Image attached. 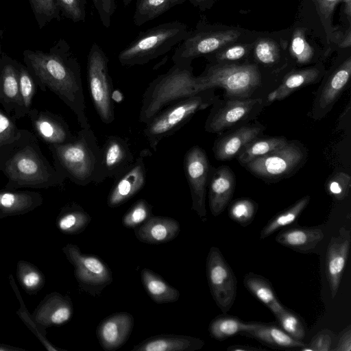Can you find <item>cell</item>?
Masks as SVG:
<instances>
[{
	"mask_svg": "<svg viewBox=\"0 0 351 351\" xmlns=\"http://www.w3.org/2000/svg\"><path fill=\"white\" fill-rule=\"evenodd\" d=\"M261 130L258 126H244L220 138L213 147L215 158L219 160L233 158L257 138Z\"/></svg>",
	"mask_w": 351,
	"mask_h": 351,
	"instance_id": "484cf974",
	"label": "cell"
},
{
	"mask_svg": "<svg viewBox=\"0 0 351 351\" xmlns=\"http://www.w3.org/2000/svg\"><path fill=\"white\" fill-rule=\"evenodd\" d=\"M208 184L209 207L212 215L216 217L224 210L232 197L234 175L228 166H221L210 171Z\"/></svg>",
	"mask_w": 351,
	"mask_h": 351,
	"instance_id": "7402d4cb",
	"label": "cell"
},
{
	"mask_svg": "<svg viewBox=\"0 0 351 351\" xmlns=\"http://www.w3.org/2000/svg\"><path fill=\"white\" fill-rule=\"evenodd\" d=\"M204 92L200 90L197 77L193 75L190 63H173L167 72L154 79L145 89L138 119L147 124L169 104Z\"/></svg>",
	"mask_w": 351,
	"mask_h": 351,
	"instance_id": "277c9868",
	"label": "cell"
},
{
	"mask_svg": "<svg viewBox=\"0 0 351 351\" xmlns=\"http://www.w3.org/2000/svg\"><path fill=\"white\" fill-rule=\"evenodd\" d=\"M62 14L74 23L83 22L86 15V0H56Z\"/></svg>",
	"mask_w": 351,
	"mask_h": 351,
	"instance_id": "c3c4849f",
	"label": "cell"
},
{
	"mask_svg": "<svg viewBox=\"0 0 351 351\" xmlns=\"http://www.w3.org/2000/svg\"><path fill=\"white\" fill-rule=\"evenodd\" d=\"M254 53L258 61L264 64H271L279 57V49L276 43L267 38L261 39L256 43Z\"/></svg>",
	"mask_w": 351,
	"mask_h": 351,
	"instance_id": "681fc988",
	"label": "cell"
},
{
	"mask_svg": "<svg viewBox=\"0 0 351 351\" xmlns=\"http://www.w3.org/2000/svg\"><path fill=\"white\" fill-rule=\"evenodd\" d=\"M111 99L113 102L120 103L123 100V95L119 89H114L111 93Z\"/></svg>",
	"mask_w": 351,
	"mask_h": 351,
	"instance_id": "680465c9",
	"label": "cell"
},
{
	"mask_svg": "<svg viewBox=\"0 0 351 351\" xmlns=\"http://www.w3.org/2000/svg\"><path fill=\"white\" fill-rule=\"evenodd\" d=\"M206 276L215 303L222 313H227L236 298L237 278L221 251L215 246L208 254Z\"/></svg>",
	"mask_w": 351,
	"mask_h": 351,
	"instance_id": "30bf717a",
	"label": "cell"
},
{
	"mask_svg": "<svg viewBox=\"0 0 351 351\" xmlns=\"http://www.w3.org/2000/svg\"><path fill=\"white\" fill-rule=\"evenodd\" d=\"M287 143L285 137H270L254 139L249 143L237 155L241 164L246 165L249 162L266 155L277 149L281 148Z\"/></svg>",
	"mask_w": 351,
	"mask_h": 351,
	"instance_id": "74e56055",
	"label": "cell"
},
{
	"mask_svg": "<svg viewBox=\"0 0 351 351\" xmlns=\"http://www.w3.org/2000/svg\"><path fill=\"white\" fill-rule=\"evenodd\" d=\"M21 132L14 115L8 114L0 104V155L19 138Z\"/></svg>",
	"mask_w": 351,
	"mask_h": 351,
	"instance_id": "b9f144b4",
	"label": "cell"
},
{
	"mask_svg": "<svg viewBox=\"0 0 351 351\" xmlns=\"http://www.w3.org/2000/svg\"><path fill=\"white\" fill-rule=\"evenodd\" d=\"M290 52L300 64H307L312 60L314 54L313 49L306 41L302 29H298L294 32Z\"/></svg>",
	"mask_w": 351,
	"mask_h": 351,
	"instance_id": "bcb514c9",
	"label": "cell"
},
{
	"mask_svg": "<svg viewBox=\"0 0 351 351\" xmlns=\"http://www.w3.org/2000/svg\"><path fill=\"white\" fill-rule=\"evenodd\" d=\"M278 326L292 338L302 341L306 335V326L302 317L286 307L276 316Z\"/></svg>",
	"mask_w": 351,
	"mask_h": 351,
	"instance_id": "60d3db41",
	"label": "cell"
},
{
	"mask_svg": "<svg viewBox=\"0 0 351 351\" xmlns=\"http://www.w3.org/2000/svg\"><path fill=\"white\" fill-rule=\"evenodd\" d=\"M18 61L7 54L0 58V104L9 114L19 107Z\"/></svg>",
	"mask_w": 351,
	"mask_h": 351,
	"instance_id": "44dd1931",
	"label": "cell"
},
{
	"mask_svg": "<svg viewBox=\"0 0 351 351\" xmlns=\"http://www.w3.org/2000/svg\"><path fill=\"white\" fill-rule=\"evenodd\" d=\"M351 36H350V30L348 31V35H347V37H346L345 40L341 43V44L340 45L341 47H348L351 44Z\"/></svg>",
	"mask_w": 351,
	"mask_h": 351,
	"instance_id": "94428289",
	"label": "cell"
},
{
	"mask_svg": "<svg viewBox=\"0 0 351 351\" xmlns=\"http://www.w3.org/2000/svg\"><path fill=\"white\" fill-rule=\"evenodd\" d=\"M317 68H308L287 75L281 84L269 95L268 101L281 100L297 89L315 82L319 76Z\"/></svg>",
	"mask_w": 351,
	"mask_h": 351,
	"instance_id": "d6a6232c",
	"label": "cell"
},
{
	"mask_svg": "<svg viewBox=\"0 0 351 351\" xmlns=\"http://www.w3.org/2000/svg\"><path fill=\"white\" fill-rule=\"evenodd\" d=\"M183 168L190 188L192 209L206 221V193L211 170L205 151L197 145L191 147L184 156Z\"/></svg>",
	"mask_w": 351,
	"mask_h": 351,
	"instance_id": "4fadbf2b",
	"label": "cell"
},
{
	"mask_svg": "<svg viewBox=\"0 0 351 351\" xmlns=\"http://www.w3.org/2000/svg\"><path fill=\"white\" fill-rule=\"evenodd\" d=\"M34 134L49 145L64 144L72 141L74 135L66 120L60 114L35 108L27 113Z\"/></svg>",
	"mask_w": 351,
	"mask_h": 351,
	"instance_id": "5bb4252c",
	"label": "cell"
},
{
	"mask_svg": "<svg viewBox=\"0 0 351 351\" xmlns=\"http://www.w3.org/2000/svg\"><path fill=\"white\" fill-rule=\"evenodd\" d=\"M134 319L128 312H119L104 319L97 326V337L106 351L115 350L123 346L132 331Z\"/></svg>",
	"mask_w": 351,
	"mask_h": 351,
	"instance_id": "e0dca14e",
	"label": "cell"
},
{
	"mask_svg": "<svg viewBox=\"0 0 351 351\" xmlns=\"http://www.w3.org/2000/svg\"><path fill=\"white\" fill-rule=\"evenodd\" d=\"M258 324V322H244L235 316L221 315L212 319L208 331L213 338L223 341L242 332L252 330Z\"/></svg>",
	"mask_w": 351,
	"mask_h": 351,
	"instance_id": "836d02e7",
	"label": "cell"
},
{
	"mask_svg": "<svg viewBox=\"0 0 351 351\" xmlns=\"http://www.w3.org/2000/svg\"><path fill=\"white\" fill-rule=\"evenodd\" d=\"M210 90L169 104L145 124L144 135L154 152L163 138L173 134L197 111L211 104Z\"/></svg>",
	"mask_w": 351,
	"mask_h": 351,
	"instance_id": "8992f818",
	"label": "cell"
},
{
	"mask_svg": "<svg viewBox=\"0 0 351 351\" xmlns=\"http://www.w3.org/2000/svg\"><path fill=\"white\" fill-rule=\"evenodd\" d=\"M195 6L198 7L201 10L207 8L212 1V0H189Z\"/></svg>",
	"mask_w": 351,
	"mask_h": 351,
	"instance_id": "6f0895ef",
	"label": "cell"
},
{
	"mask_svg": "<svg viewBox=\"0 0 351 351\" xmlns=\"http://www.w3.org/2000/svg\"><path fill=\"white\" fill-rule=\"evenodd\" d=\"M47 146L53 166L66 179L79 186L104 181L101 149L91 128H81L71 142Z\"/></svg>",
	"mask_w": 351,
	"mask_h": 351,
	"instance_id": "3957f363",
	"label": "cell"
},
{
	"mask_svg": "<svg viewBox=\"0 0 351 351\" xmlns=\"http://www.w3.org/2000/svg\"><path fill=\"white\" fill-rule=\"evenodd\" d=\"M246 53V47L244 45H234L220 52L217 58L222 60H237L242 58Z\"/></svg>",
	"mask_w": 351,
	"mask_h": 351,
	"instance_id": "f5cc1de1",
	"label": "cell"
},
{
	"mask_svg": "<svg viewBox=\"0 0 351 351\" xmlns=\"http://www.w3.org/2000/svg\"><path fill=\"white\" fill-rule=\"evenodd\" d=\"M350 232L332 237L328 245L326 255V274L332 298L338 291L348 257L350 247Z\"/></svg>",
	"mask_w": 351,
	"mask_h": 351,
	"instance_id": "ffe728a7",
	"label": "cell"
},
{
	"mask_svg": "<svg viewBox=\"0 0 351 351\" xmlns=\"http://www.w3.org/2000/svg\"><path fill=\"white\" fill-rule=\"evenodd\" d=\"M345 3V12L348 16L350 17L351 12V0H343Z\"/></svg>",
	"mask_w": 351,
	"mask_h": 351,
	"instance_id": "6125c7cd",
	"label": "cell"
},
{
	"mask_svg": "<svg viewBox=\"0 0 351 351\" xmlns=\"http://www.w3.org/2000/svg\"><path fill=\"white\" fill-rule=\"evenodd\" d=\"M197 79L202 92L221 87L232 99L248 98L261 84L260 72L254 64L210 66Z\"/></svg>",
	"mask_w": 351,
	"mask_h": 351,
	"instance_id": "52a82bcc",
	"label": "cell"
},
{
	"mask_svg": "<svg viewBox=\"0 0 351 351\" xmlns=\"http://www.w3.org/2000/svg\"><path fill=\"white\" fill-rule=\"evenodd\" d=\"M23 62L42 91L49 89L75 114L81 128H90L86 114L80 64L63 38L49 50L25 49Z\"/></svg>",
	"mask_w": 351,
	"mask_h": 351,
	"instance_id": "6da1fadb",
	"label": "cell"
},
{
	"mask_svg": "<svg viewBox=\"0 0 351 351\" xmlns=\"http://www.w3.org/2000/svg\"><path fill=\"white\" fill-rule=\"evenodd\" d=\"M228 351H259L263 350L262 348L253 347L248 345H232L227 348Z\"/></svg>",
	"mask_w": 351,
	"mask_h": 351,
	"instance_id": "9f6ffc18",
	"label": "cell"
},
{
	"mask_svg": "<svg viewBox=\"0 0 351 351\" xmlns=\"http://www.w3.org/2000/svg\"><path fill=\"white\" fill-rule=\"evenodd\" d=\"M101 149L103 180L106 178H117L134 162L130 145L125 139L120 136H108Z\"/></svg>",
	"mask_w": 351,
	"mask_h": 351,
	"instance_id": "2e32d148",
	"label": "cell"
},
{
	"mask_svg": "<svg viewBox=\"0 0 351 351\" xmlns=\"http://www.w3.org/2000/svg\"><path fill=\"white\" fill-rule=\"evenodd\" d=\"M180 231V223L175 219L163 216H151L139 226L134 234L138 241L148 244H161L177 237Z\"/></svg>",
	"mask_w": 351,
	"mask_h": 351,
	"instance_id": "603a6c76",
	"label": "cell"
},
{
	"mask_svg": "<svg viewBox=\"0 0 351 351\" xmlns=\"http://www.w3.org/2000/svg\"><path fill=\"white\" fill-rule=\"evenodd\" d=\"M256 203L248 198H240L234 200L228 208V216L240 226L245 227L250 225L256 213Z\"/></svg>",
	"mask_w": 351,
	"mask_h": 351,
	"instance_id": "7bdbcfd3",
	"label": "cell"
},
{
	"mask_svg": "<svg viewBox=\"0 0 351 351\" xmlns=\"http://www.w3.org/2000/svg\"><path fill=\"white\" fill-rule=\"evenodd\" d=\"M243 285L252 295L272 312L274 316L284 309L285 306L278 299L272 285L267 279L250 272L245 276Z\"/></svg>",
	"mask_w": 351,
	"mask_h": 351,
	"instance_id": "f1b7e54d",
	"label": "cell"
},
{
	"mask_svg": "<svg viewBox=\"0 0 351 351\" xmlns=\"http://www.w3.org/2000/svg\"><path fill=\"white\" fill-rule=\"evenodd\" d=\"M332 333L327 329L320 330L311 339L308 344L300 348L302 351H329L331 350Z\"/></svg>",
	"mask_w": 351,
	"mask_h": 351,
	"instance_id": "f907efd6",
	"label": "cell"
},
{
	"mask_svg": "<svg viewBox=\"0 0 351 351\" xmlns=\"http://www.w3.org/2000/svg\"><path fill=\"white\" fill-rule=\"evenodd\" d=\"M186 0H136L133 16L134 23L141 26L158 17Z\"/></svg>",
	"mask_w": 351,
	"mask_h": 351,
	"instance_id": "e575fe53",
	"label": "cell"
},
{
	"mask_svg": "<svg viewBox=\"0 0 351 351\" xmlns=\"http://www.w3.org/2000/svg\"><path fill=\"white\" fill-rule=\"evenodd\" d=\"M121 1H122L123 3L127 6L132 2V0H121Z\"/></svg>",
	"mask_w": 351,
	"mask_h": 351,
	"instance_id": "be15d7a7",
	"label": "cell"
},
{
	"mask_svg": "<svg viewBox=\"0 0 351 351\" xmlns=\"http://www.w3.org/2000/svg\"><path fill=\"white\" fill-rule=\"evenodd\" d=\"M145 182L144 156L141 154L128 170L114 179L107 198L108 206L115 208L124 204L143 188Z\"/></svg>",
	"mask_w": 351,
	"mask_h": 351,
	"instance_id": "9a60e30c",
	"label": "cell"
},
{
	"mask_svg": "<svg viewBox=\"0 0 351 351\" xmlns=\"http://www.w3.org/2000/svg\"><path fill=\"white\" fill-rule=\"evenodd\" d=\"M310 201V196L306 195L295 202L290 207L273 217L261 230V239H265L279 229L293 223L297 220Z\"/></svg>",
	"mask_w": 351,
	"mask_h": 351,
	"instance_id": "8d00e7d4",
	"label": "cell"
},
{
	"mask_svg": "<svg viewBox=\"0 0 351 351\" xmlns=\"http://www.w3.org/2000/svg\"><path fill=\"white\" fill-rule=\"evenodd\" d=\"M351 73V58H348L327 80L318 99V107L331 106L346 86Z\"/></svg>",
	"mask_w": 351,
	"mask_h": 351,
	"instance_id": "1f68e13d",
	"label": "cell"
},
{
	"mask_svg": "<svg viewBox=\"0 0 351 351\" xmlns=\"http://www.w3.org/2000/svg\"><path fill=\"white\" fill-rule=\"evenodd\" d=\"M306 158V152L296 142L288 143L266 155L245 165L254 175L263 178L284 176L299 167Z\"/></svg>",
	"mask_w": 351,
	"mask_h": 351,
	"instance_id": "8fae6325",
	"label": "cell"
},
{
	"mask_svg": "<svg viewBox=\"0 0 351 351\" xmlns=\"http://www.w3.org/2000/svg\"><path fill=\"white\" fill-rule=\"evenodd\" d=\"M43 202V196L32 191H0V219L27 214Z\"/></svg>",
	"mask_w": 351,
	"mask_h": 351,
	"instance_id": "d4e9b609",
	"label": "cell"
},
{
	"mask_svg": "<svg viewBox=\"0 0 351 351\" xmlns=\"http://www.w3.org/2000/svg\"><path fill=\"white\" fill-rule=\"evenodd\" d=\"M0 171L8 179L4 189L10 191L60 186L66 180L43 154L37 137L26 129L0 155Z\"/></svg>",
	"mask_w": 351,
	"mask_h": 351,
	"instance_id": "7a4b0ae2",
	"label": "cell"
},
{
	"mask_svg": "<svg viewBox=\"0 0 351 351\" xmlns=\"http://www.w3.org/2000/svg\"><path fill=\"white\" fill-rule=\"evenodd\" d=\"M19 86V107L13 114L16 119L23 118L32 108L36 82L25 64L18 62Z\"/></svg>",
	"mask_w": 351,
	"mask_h": 351,
	"instance_id": "d590c367",
	"label": "cell"
},
{
	"mask_svg": "<svg viewBox=\"0 0 351 351\" xmlns=\"http://www.w3.org/2000/svg\"><path fill=\"white\" fill-rule=\"evenodd\" d=\"M188 26L180 21L164 23L138 36L118 55L123 66L143 65L167 53L189 34Z\"/></svg>",
	"mask_w": 351,
	"mask_h": 351,
	"instance_id": "5b68a950",
	"label": "cell"
},
{
	"mask_svg": "<svg viewBox=\"0 0 351 351\" xmlns=\"http://www.w3.org/2000/svg\"><path fill=\"white\" fill-rule=\"evenodd\" d=\"M141 278L146 292L154 302L170 303L175 302L179 299V291L151 269H143L141 271Z\"/></svg>",
	"mask_w": 351,
	"mask_h": 351,
	"instance_id": "f546056e",
	"label": "cell"
},
{
	"mask_svg": "<svg viewBox=\"0 0 351 351\" xmlns=\"http://www.w3.org/2000/svg\"><path fill=\"white\" fill-rule=\"evenodd\" d=\"M39 29L52 20L60 19V10L56 0H29Z\"/></svg>",
	"mask_w": 351,
	"mask_h": 351,
	"instance_id": "ee69618b",
	"label": "cell"
},
{
	"mask_svg": "<svg viewBox=\"0 0 351 351\" xmlns=\"http://www.w3.org/2000/svg\"><path fill=\"white\" fill-rule=\"evenodd\" d=\"M74 267V275L85 290H101L112 282L108 266L98 256L83 254L79 247L68 243L62 249Z\"/></svg>",
	"mask_w": 351,
	"mask_h": 351,
	"instance_id": "7c38bea8",
	"label": "cell"
},
{
	"mask_svg": "<svg viewBox=\"0 0 351 351\" xmlns=\"http://www.w3.org/2000/svg\"><path fill=\"white\" fill-rule=\"evenodd\" d=\"M91 221V217L76 203L64 206L56 217L57 228L65 234H77L83 232Z\"/></svg>",
	"mask_w": 351,
	"mask_h": 351,
	"instance_id": "4dcf8cb0",
	"label": "cell"
},
{
	"mask_svg": "<svg viewBox=\"0 0 351 351\" xmlns=\"http://www.w3.org/2000/svg\"><path fill=\"white\" fill-rule=\"evenodd\" d=\"M261 101L259 99H235L228 101L223 106L213 108L206 121V131L219 132L232 126L245 118Z\"/></svg>",
	"mask_w": 351,
	"mask_h": 351,
	"instance_id": "d6986e66",
	"label": "cell"
},
{
	"mask_svg": "<svg viewBox=\"0 0 351 351\" xmlns=\"http://www.w3.org/2000/svg\"><path fill=\"white\" fill-rule=\"evenodd\" d=\"M9 280L16 298L19 301L20 307L16 311V314L19 316L20 319L24 322L27 328L33 332V334L38 339L40 343L44 347L49 351H60L65 350L61 348H57L53 346L46 337L47 332L45 328L38 324L27 309L23 300L21 295L20 291L18 287L16 285V282L12 274L9 275Z\"/></svg>",
	"mask_w": 351,
	"mask_h": 351,
	"instance_id": "ab89813d",
	"label": "cell"
},
{
	"mask_svg": "<svg viewBox=\"0 0 351 351\" xmlns=\"http://www.w3.org/2000/svg\"><path fill=\"white\" fill-rule=\"evenodd\" d=\"M1 43L0 41V58H1Z\"/></svg>",
	"mask_w": 351,
	"mask_h": 351,
	"instance_id": "e7e4bbea",
	"label": "cell"
},
{
	"mask_svg": "<svg viewBox=\"0 0 351 351\" xmlns=\"http://www.w3.org/2000/svg\"><path fill=\"white\" fill-rule=\"evenodd\" d=\"M335 351H350L351 350V327L349 325L343 332L334 348Z\"/></svg>",
	"mask_w": 351,
	"mask_h": 351,
	"instance_id": "db71d44e",
	"label": "cell"
},
{
	"mask_svg": "<svg viewBox=\"0 0 351 351\" xmlns=\"http://www.w3.org/2000/svg\"><path fill=\"white\" fill-rule=\"evenodd\" d=\"M351 186L350 176L343 172L332 175L326 182V191L337 200L343 199L348 194Z\"/></svg>",
	"mask_w": 351,
	"mask_h": 351,
	"instance_id": "7dc6e473",
	"label": "cell"
},
{
	"mask_svg": "<svg viewBox=\"0 0 351 351\" xmlns=\"http://www.w3.org/2000/svg\"><path fill=\"white\" fill-rule=\"evenodd\" d=\"M102 25L108 28L116 9L115 0H92Z\"/></svg>",
	"mask_w": 351,
	"mask_h": 351,
	"instance_id": "816d5d0a",
	"label": "cell"
},
{
	"mask_svg": "<svg viewBox=\"0 0 351 351\" xmlns=\"http://www.w3.org/2000/svg\"><path fill=\"white\" fill-rule=\"evenodd\" d=\"M73 313L72 300L67 295L53 291L47 294L35 308L32 317L43 326H59L69 322Z\"/></svg>",
	"mask_w": 351,
	"mask_h": 351,
	"instance_id": "ac0fdd59",
	"label": "cell"
},
{
	"mask_svg": "<svg viewBox=\"0 0 351 351\" xmlns=\"http://www.w3.org/2000/svg\"><path fill=\"white\" fill-rule=\"evenodd\" d=\"M87 77L90 95L101 121L110 124L114 120L111 93L113 90L108 71V58L97 44L93 43L87 58Z\"/></svg>",
	"mask_w": 351,
	"mask_h": 351,
	"instance_id": "ba28073f",
	"label": "cell"
},
{
	"mask_svg": "<svg viewBox=\"0 0 351 351\" xmlns=\"http://www.w3.org/2000/svg\"><path fill=\"white\" fill-rule=\"evenodd\" d=\"M324 234L318 227H295L284 229L276 237V241L299 252H308L323 239Z\"/></svg>",
	"mask_w": 351,
	"mask_h": 351,
	"instance_id": "4316f807",
	"label": "cell"
},
{
	"mask_svg": "<svg viewBox=\"0 0 351 351\" xmlns=\"http://www.w3.org/2000/svg\"><path fill=\"white\" fill-rule=\"evenodd\" d=\"M25 351V350L12 346L0 343V351Z\"/></svg>",
	"mask_w": 351,
	"mask_h": 351,
	"instance_id": "91938a15",
	"label": "cell"
},
{
	"mask_svg": "<svg viewBox=\"0 0 351 351\" xmlns=\"http://www.w3.org/2000/svg\"><path fill=\"white\" fill-rule=\"evenodd\" d=\"M240 335L256 339L275 348L297 349L306 345L302 341L292 338L279 326L271 324L258 322L256 328L242 332Z\"/></svg>",
	"mask_w": 351,
	"mask_h": 351,
	"instance_id": "83f0119b",
	"label": "cell"
},
{
	"mask_svg": "<svg viewBox=\"0 0 351 351\" xmlns=\"http://www.w3.org/2000/svg\"><path fill=\"white\" fill-rule=\"evenodd\" d=\"M241 32L235 29L215 31L197 27L175 49L173 63H190L197 57L209 54L236 40Z\"/></svg>",
	"mask_w": 351,
	"mask_h": 351,
	"instance_id": "9c48e42d",
	"label": "cell"
},
{
	"mask_svg": "<svg viewBox=\"0 0 351 351\" xmlns=\"http://www.w3.org/2000/svg\"><path fill=\"white\" fill-rule=\"evenodd\" d=\"M322 17L330 16L336 4L341 0H315Z\"/></svg>",
	"mask_w": 351,
	"mask_h": 351,
	"instance_id": "11a10c76",
	"label": "cell"
},
{
	"mask_svg": "<svg viewBox=\"0 0 351 351\" xmlns=\"http://www.w3.org/2000/svg\"><path fill=\"white\" fill-rule=\"evenodd\" d=\"M205 343L199 339L187 335L162 334L145 339L132 351H195Z\"/></svg>",
	"mask_w": 351,
	"mask_h": 351,
	"instance_id": "cb8c5ba5",
	"label": "cell"
},
{
	"mask_svg": "<svg viewBox=\"0 0 351 351\" xmlns=\"http://www.w3.org/2000/svg\"><path fill=\"white\" fill-rule=\"evenodd\" d=\"M152 206L143 199L137 200L122 218L123 225L128 228H135L152 216Z\"/></svg>",
	"mask_w": 351,
	"mask_h": 351,
	"instance_id": "f6af8a7d",
	"label": "cell"
},
{
	"mask_svg": "<svg viewBox=\"0 0 351 351\" xmlns=\"http://www.w3.org/2000/svg\"><path fill=\"white\" fill-rule=\"evenodd\" d=\"M16 277L23 290L30 295L39 292L45 284L43 272L34 264L23 260L17 263Z\"/></svg>",
	"mask_w": 351,
	"mask_h": 351,
	"instance_id": "f35d334b",
	"label": "cell"
}]
</instances>
